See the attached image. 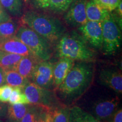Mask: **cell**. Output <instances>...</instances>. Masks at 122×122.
I'll return each instance as SVG.
<instances>
[{"label":"cell","mask_w":122,"mask_h":122,"mask_svg":"<svg viewBox=\"0 0 122 122\" xmlns=\"http://www.w3.org/2000/svg\"><path fill=\"white\" fill-rule=\"evenodd\" d=\"M13 87L10 85L5 84L0 86V102L3 103L7 102L11 94Z\"/></svg>","instance_id":"4316f807"},{"label":"cell","mask_w":122,"mask_h":122,"mask_svg":"<svg viewBox=\"0 0 122 122\" xmlns=\"http://www.w3.org/2000/svg\"><path fill=\"white\" fill-rule=\"evenodd\" d=\"M86 0H74L64 15L66 23L70 26L79 27L88 21L86 15Z\"/></svg>","instance_id":"9c48e42d"},{"label":"cell","mask_w":122,"mask_h":122,"mask_svg":"<svg viewBox=\"0 0 122 122\" xmlns=\"http://www.w3.org/2000/svg\"><path fill=\"white\" fill-rule=\"evenodd\" d=\"M5 84V70L0 67V86Z\"/></svg>","instance_id":"1f68e13d"},{"label":"cell","mask_w":122,"mask_h":122,"mask_svg":"<svg viewBox=\"0 0 122 122\" xmlns=\"http://www.w3.org/2000/svg\"><path fill=\"white\" fill-rule=\"evenodd\" d=\"M0 122H5L2 119H0Z\"/></svg>","instance_id":"e575fe53"},{"label":"cell","mask_w":122,"mask_h":122,"mask_svg":"<svg viewBox=\"0 0 122 122\" xmlns=\"http://www.w3.org/2000/svg\"><path fill=\"white\" fill-rule=\"evenodd\" d=\"M96 4L110 13L115 10L122 0H92Z\"/></svg>","instance_id":"484cf974"},{"label":"cell","mask_w":122,"mask_h":122,"mask_svg":"<svg viewBox=\"0 0 122 122\" xmlns=\"http://www.w3.org/2000/svg\"><path fill=\"white\" fill-rule=\"evenodd\" d=\"M74 0H46L41 8L46 9L56 13L67 11Z\"/></svg>","instance_id":"44dd1931"},{"label":"cell","mask_w":122,"mask_h":122,"mask_svg":"<svg viewBox=\"0 0 122 122\" xmlns=\"http://www.w3.org/2000/svg\"><path fill=\"white\" fill-rule=\"evenodd\" d=\"M45 1L46 0H32L35 5L39 7H41V6L45 2Z\"/></svg>","instance_id":"836d02e7"},{"label":"cell","mask_w":122,"mask_h":122,"mask_svg":"<svg viewBox=\"0 0 122 122\" xmlns=\"http://www.w3.org/2000/svg\"><path fill=\"white\" fill-rule=\"evenodd\" d=\"M21 24L29 27L48 40L56 44L66 32L60 20L50 15L29 11L22 15Z\"/></svg>","instance_id":"3957f363"},{"label":"cell","mask_w":122,"mask_h":122,"mask_svg":"<svg viewBox=\"0 0 122 122\" xmlns=\"http://www.w3.org/2000/svg\"><path fill=\"white\" fill-rule=\"evenodd\" d=\"M0 4L13 16L18 17L22 15V0H0Z\"/></svg>","instance_id":"7402d4cb"},{"label":"cell","mask_w":122,"mask_h":122,"mask_svg":"<svg viewBox=\"0 0 122 122\" xmlns=\"http://www.w3.org/2000/svg\"><path fill=\"white\" fill-rule=\"evenodd\" d=\"M24 1H26V2H27V1H28V0H24Z\"/></svg>","instance_id":"d590c367"},{"label":"cell","mask_w":122,"mask_h":122,"mask_svg":"<svg viewBox=\"0 0 122 122\" xmlns=\"http://www.w3.org/2000/svg\"><path fill=\"white\" fill-rule=\"evenodd\" d=\"M109 122H122V110L119 109L116 111L114 115Z\"/></svg>","instance_id":"f1b7e54d"},{"label":"cell","mask_w":122,"mask_h":122,"mask_svg":"<svg viewBox=\"0 0 122 122\" xmlns=\"http://www.w3.org/2000/svg\"><path fill=\"white\" fill-rule=\"evenodd\" d=\"M54 63L49 61H41L33 70L30 80L41 87L52 90Z\"/></svg>","instance_id":"52a82bcc"},{"label":"cell","mask_w":122,"mask_h":122,"mask_svg":"<svg viewBox=\"0 0 122 122\" xmlns=\"http://www.w3.org/2000/svg\"><path fill=\"white\" fill-rule=\"evenodd\" d=\"M5 83L13 88L18 87L23 88L30 80L19 74L15 70H7L5 71Z\"/></svg>","instance_id":"ac0fdd59"},{"label":"cell","mask_w":122,"mask_h":122,"mask_svg":"<svg viewBox=\"0 0 122 122\" xmlns=\"http://www.w3.org/2000/svg\"><path fill=\"white\" fill-rule=\"evenodd\" d=\"M7 106L0 102V119L5 118L6 117Z\"/></svg>","instance_id":"f546056e"},{"label":"cell","mask_w":122,"mask_h":122,"mask_svg":"<svg viewBox=\"0 0 122 122\" xmlns=\"http://www.w3.org/2000/svg\"><path fill=\"white\" fill-rule=\"evenodd\" d=\"M53 122L51 115V111H47L45 114V122Z\"/></svg>","instance_id":"d6a6232c"},{"label":"cell","mask_w":122,"mask_h":122,"mask_svg":"<svg viewBox=\"0 0 122 122\" xmlns=\"http://www.w3.org/2000/svg\"><path fill=\"white\" fill-rule=\"evenodd\" d=\"M75 64V61L61 58L54 63L53 68V89L57 88L63 81Z\"/></svg>","instance_id":"4fadbf2b"},{"label":"cell","mask_w":122,"mask_h":122,"mask_svg":"<svg viewBox=\"0 0 122 122\" xmlns=\"http://www.w3.org/2000/svg\"><path fill=\"white\" fill-rule=\"evenodd\" d=\"M44 109H45L41 106L30 104L28 110L20 122H35Z\"/></svg>","instance_id":"d4e9b609"},{"label":"cell","mask_w":122,"mask_h":122,"mask_svg":"<svg viewBox=\"0 0 122 122\" xmlns=\"http://www.w3.org/2000/svg\"><path fill=\"white\" fill-rule=\"evenodd\" d=\"M23 92L30 104L41 106L48 111H52L61 105L54 92L41 87L33 82H29L23 88Z\"/></svg>","instance_id":"8992f818"},{"label":"cell","mask_w":122,"mask_h":122,"mask_svg":"<svg viewBox=\"0 0 122 122\" xmlns=\"http://www.w3.org/2000/svg\"><path fill=\"white\" fill-rule=\"evenodd\" d=\"M21 25L20 22H18L12 18L6 22L0 23V39L14 37Z\"/></svg>","instance_id":"d6986e66"},{"label":"cell","mask_w":122,"mask_h":122,"mask_svg":"<svg viewBox=\"0 0 122 122\" xmlns=\"http://www.w3.org/2000/svg\"><path fill=\"white\" fill-rule=\"evenodd\" d=\"M99 81L103 85L118 93H122V75L119 71L111 68L103 69L100 73Z\"/></svg>","instance_id":"8fae6325"},{"label":"cell","mask_w":122,"mask_h":122,"mask_svg":"<svg viewBox=\"0 0 122 122\" xmlns=\"http://www.w3.org/2000/svg\"><path fill=\"white\" fill-rule=\"evenodd\" d=\"M56 53L59 58H67L75 61L93 62L96 59L95 53L80 33L75 30L66 32L56 42Z\"/></svg>","instance_id":"7a4b0ae2"},{"label":"cell","mask_w":122,"mask_h":122,"mask_svg":"<svg viewBox=\"0 0 122 122\" xmlns=\"http://www.w3.org/2000/svg\"><path fill=\"white\" fill-rule=\"evenodd\" d=\"M102 49L106 56H112L119 49L122 44V17L110 13L102 22Z\"/></svg>","instance_id":"277c9868"},{"label":"cell","mask_w":122,"mask_h":122,"mask_svg":"<svg viewBox=\"0 0 122 122\" xmlns=\"http://www.w3.org/2000/svg\"><path fill=\"white\" fill-rule=\"evenodd\" d=\"M15 37L27 46L40 61H49L52 57L51 44L29 27L22 24Z\"/></svg>","instance_id":"5b68a950"},{"label":"cell","mask_w":122,"mask_h":122,"mask_svg":"<svg viewBox=\"0 0 122 122\" xmlns=\"http://www.w3.org/2000/svg\"><path fill=\"white\" fill-rule=\"evenodd\" d=\"M119 100L117 98L97 101L91 109L94 118L102 122H109L117 111Z\"/></svg>","instance_id":"30bf717a"},{"label":"cell","mask_w":122,"mask_h":122,"mask_svg":"<svg viewBox=\"0 0 122 122\" xmlns=\"http://www.w3.org/2000/svg\"><path fill=\"white\" fill-rule=\"evenodd\" d=\"M80 35L88 44L94 48L101 49L102 46V22L89 21L78 27Z\"/></svg>","instance_id":"ba28073f"},{"label":"cell","mask_w":122,"mask_h":122,"mask_svg":"<svg viewBox=\"0 0 122 122\" xmlns=\"http://www.w3.org/2000/svg\"><path fill=\"white\" fill-rule=\"evenodd\" d=\"M30 104H10L7 106L6 122H20L28 110Z\"/></svg>","instance_id":"2e32d148"},{"label":"cell","mask_w":122,"mask_h":122,"mask_svg":"<svg viewBox=\"0 0 122 122\" xmlns=\"http://www.w3.org/2000/svg\"><path fill=\"white\" fill-rule=\"evenodd\" d=\"M53 122H69L70 107L66 105H61L51 111Z\"/></svg>","instance_id":"603a6c76"},{"label":"cell","mask_w":122,"mask_h":122,"mask_svg":"<svg viewBox=\"0 0 122 122\" xmlns=\"http://www.w3.org/2000/svg\"><path fill=\"white\" fill-rule=\"evenodd\" d=\"M40 60L35 57H23L15 67L14 70L21 75L30 80L34 68Z\"/></svg>","instance_id":"9a60e30c"},{"label":"cell","mask_w":122,"mask_h":122,"mask_svg":"<svg viewBox=\"0 0 122 122\" xmlns=\"http://www.w3.org/2000/svg\"><path fill=\"white\" fill-rule=\"evenodd\" d=\"M0 50L18 54L23 57H36L27 46L15 36L6 39H0Z\"/></svg>","instance_id":"7c38bea8"},{"label":"cell","mask_w":122,"mask_h":122,"mask_svg":"<svg viewBox=\"0 0 122 122\" xmlns=\"http://www.w3.org/2000/svg\"><path fill=\"white\" fill-rule=\"evenodd\" d=\"M11 16L7 14L0 5V23L6 22L11 19Z\"/></svg>","instance_id":"83f0119b"},{"label":"cell","mask_w":122,"mask_h":122,"mask_svg":"<svg viewBox=\"0 0 122 122\" xmlns=\"http://www.w3.org/2000/svg\"><path fill=\"white\" fill-rule=\"evenodd\" d=\"M93 62H75L63 81L54 90L58 98L66 104H71L87 91L94 77Z\"/></svg>","instance_id":"6da1fadb"},{"label":"cell","mask_w":122,"mask_h":122,"mask_svg":"<svg viewBox=\"0 0 122 122\" xmlns=\"http://www.w3.org/2000/svg\"><path fill=\"white\" fill-rule=\"evenodd\" d=\"M10 104H30V102L23 92V89L18 87L13 88V91L9 99Z\"/></svg>","instance_id":"cb8c5ba5"},{"label":"cell","mask_w":122,"mask_h":122,"mask_svg":"<svg viewBox=\"0 0 122 122\" xmlns=\"http://www.w3.org/2000/svg\"><path fill=\"white\" fill-rule=\"evenodd\" d=\"M86 15L88 20L102 22L109 15L110 12L105 10L92 0L86 1Z\"/></svg>","instance_id":"5bb4252c"},{"label":"cell","mask_w":122,"mask_h":122,"mask_svg":"<svg viewBox=\"0 0 122 122\" xmlns=\"http://www.w3.org/2000/svg\"><path fill=\"white\" fill-rule=\"evenodd\" d=\"M69 122H102L77 106L70 107Z\"/></svg>","instance_id":"e0dca14e"},{"label":"cell","mask_w":122,"mask_h":122,"mask_svg":"<svg viewBox=\"0 0 122 122\" xmlns=\"http://www.w3.org/2000/svg\"><path fill=\"white\" fill-rule=\"evenodd\" d=\"M23 56L0 50V67L5 71L14 70Z\"/></svg>","instance_id":"ffe728a7"},{"label":"cell","mask_w":122,"mask_h":122,"mask_svg":"<svg viewBox=\"0 0 122 122\" xmlns=\"http://www.w3.org/2000/svg\"><path fill=\"white\" fill-rule=\"evenodd\" d=\"M48 110H46V109H44L41 112H40V115L38 117V118L37 119H36V122H45V114L46 111Z\"/></svg>","instance_id":"4dcf8cb0"}]
</instances>
